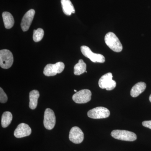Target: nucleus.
Segmentation results:
<instances>
[{"label": "nucleus", "instance_id": "obj_13", "mask_svg": "<svg viewBox=\"0 0 151 151\" xmlns=\"http://www.w3.org/2000/svg\"><path fill=\"white\" fill-rule=\"evenodd\" d=\"M146 86H147L146 84L144 82H138L137 84H135L132 87L130 92V94L132 97H138L141 93L145 91Z\"/></svg>", "mask_w": 151, "mask_h": 151}, {"label": "nucleus", "instance_id": "obj_14", "mask_svg": "<svg viewBox=\"0 0 151 151\" xmlns=\"http://www.w3.org/2000/svg\"><path fill=\"white\" fill-rule=\"evenodd\" d=\"M61 4L63 11L65 15L70 16L75 13V9L70 0H61Z\"/></svg>", "mask_w": 151, "mask_h": 151}, {"label": "nucleus", "instance_id": "obj_22", "mask_svg": "<svg viewBox=\"0 0 151 151\" xmlns=\"http://www.w3.org/2000/svg\"><path fill=\"white\" fill-rule=\"evenodd\" d=\"M149 100H150V102L151 103V95H150V97H149Z\"/></svg>", "mask_w": 151, "mask_h": 151}, {"label": "nucleus", "instance_id": "obj_11", "mask_svg": "<svg viewBox=\"0 0 151 151\" xmlns=\"http://www.w3.org/2000/svg\"><path fill=\"white\" fill-rule=\"evenodd\" d=\"M35 14V10L31 9L25 14L22 19L21 24V27L23 31L26 32L29 29Z\"/></svg>", "mask_w": 151, "mask_h": 151}, {"label": "nucleus", "instance_id": "obj_23", "mask_svg": "<svg viewBox=\"0 0 151 151\" xmlns=\"http://www.w3.org/2000/svg\"><path fill=\"white\" fill-rule=\"evenodd\" d=\"M74 92H77V91H76V90H75V89H74Z\"/></svg>", "mask_w": 151, "mask_h": 151}, {"label": "nucleus", "instance_id": "obj_5", "mask_svg": "<svg viewBox=\"0 0 151 151\" xmlns=\"http://www.w3.org/2000/svg\"><path fill=\"white\" fill-rule=\"evenodd\" d=\"M65 68V65L62 62L56 63L55 64H48L45 67L43 73L47 76H54L57 73L63 72Z\"/></svg>", "mask_w": 151, "mask_h": 151}, {"label": "nucleus", "instance_id": "obj_3", "mask_svg": "<svg viewBox=\"0 0 151 151\" xmlns=\"http://www.w3.org/2000/svg\"><path fill=\"white\" fill-rule=\"evenodd\" d=\"M14 57L9 50H1L0 51V66L4 69H8L13 65Z\"/></svg>", "mask_w": 151, "mask_h": 151}, {"label": "nucleus", "instance_id": "obj_17", "mask_svg": "<svg viewBox=\"0 0 151 151\" xmlns=\"http://www.w3.org/2000/svg\"><path fill=\"white\" fill-rule=\"evenodd\" d=\"M86 65L82 59H80L74 67V74L80 75L86 71Z\"/></svg>", "mask_w": 151, "mask_h": 151}, {"label": "nucleus", "instance_id": "obj_7", "mask_svg": "<svg viewBox=\"0 0 151 151\" xmlns=\"http://www.w3.org/2000/svg\"><path fill=\"white\" fill-rule=\"evenodd\" d=\"M81 51L84 56L89 58L94 63H103L105 62V58L100 54L94 53L88 47L83 45L81 47Z\"/></svg>", "mask_w": 151, "mask_h": 151}, {"label": "nucleus", "instance_id": "obj_8", "mask_svg": "<svg viewBox=\"0 0 151 151\" xmlns=\"http://www.w3.org/2000/svg\"><path fill=\"white\" fill-rule=\"evenodd\" d=\"M92 92L89 89L80 90L73 94L72 99L74 102L78 104H84L89 102L91 99Z\"/></svg>", "mask_w": 151, "mask_h": 151}, {"label": "nucleus", "instance_id": "obj_18", "mask_svg": "<svg viewBox=\"0 0 151 151\" xmlns=\"http://www.w3.org/2000/svg\"><path fill=\"white\" fill-rule=\"evenodd\" d=\"M12 113L6 111L3 113L1 118V126L3 128H6L11 124L12 120Z\"/></svg>", "mask_w": 151, "mask_h": 151}, {"label": "nucleus", "instance_id": "obj_6", "mask_svg": "<svg viewBox=\"0 0 151 151\" xmlns=\"http://www.w3.org/2000/svg\"><path fill=\"white\" fill-rule=\"evenodd\" d=\"M87 115L91 119H105L110 116V112L105 107H98L89 110L87 113Z\"/></svg>", "mask_w": 151, "mask_h": 151}, {"label": "nucleus", "instance_id": "obj_19", "mask_svg": "<svg viewBox=\"0 0 151 151\" xmlns=\"http://www.w3.org/2000/svg\"><path fill=\"white\" fill-rule=\"evenodd\" d=\"M44 35V32L43 29L38 28L37 29H35L33 31V39L35 42H38L43 38Z\"/></svg>", "mask_w": 151, "mask_h": 151}, {"label": "nucleus", "instance_id": "obj_1", "mask_svg": "<svg viewBox=\"0 0 151 151\" xmlns=\"http://www.w3.org/2000/svg\"><path fill=\"white\" fill-rule=\"evenodd\" d=\"M105 41L108 47L113 51L119 52L123 50L122 44L114 33L108 32L105 36Z\"/></svg>", "mask_w": 151, "mask_h": 151}, {"label": "nucleus", "instance_id": "obj_9", "mask_svg": "<svg viewBox=\"0 0 151 151\" xmlns=\"http://www.w3.org/2000/svg\"><path fill=\"white\" fill-rule=\"evenodd\" d=\"M56 118L54 112L50 108H47L44 116V126L47 129L50 130L54 128Z\"/></svg>", "mask_w": 151, "mask_h": 151}, {"label": "nucleus", "instance_id": "obj_10", "mask_svg": "<svg viewBox=\"0 0 151 151\" xmlns=\"http://www.w3.org/2000/svg\"><path fill=\"white\" fill-rule=\"evenodd\" d=\"M69 139L74 144H80L84 140V133L78 127H72L69 133Z\"/></svg>", "mask_w": 151, "mask_h": 151}, {"label": "nucleus", "instance_id": "obj_15", "mask_svg": "<svg viewBox=\"0 0 151 151\" xmlns=\"http://www.w3.org/2000/svg\"><path fill=\"white\" fill-rule=\"evenodd\" d=\"M4 24L6 29H10L14 26V20L12 14L9 12H4L2 14Z\"/></svg>", "mask_w": 151, "mask_h": 151}, {"label": "nucleus", "instance_id": "obj_20", "mask_svg": "<svg viewBox=\"0 0 151 151\" xmlns=\"http://www.w3.org/2000/svg\"><path fill=\"white\" fill-rule=\"evenodd\" d=\"M8 97L5 92L1 87L0 88V102L1 103H5L7 101Z\"/></svg>", "mask_w": 151, "mask_h": 151}, {"label": "nucleus", "instance_id": "obj_21", "mask_svg": "<svg viewBox=\"0 0 151 151\" xmlns=\"http://www.w3.org/2000/svg\"><path fill=\"white\" fill-rule=\"evenodd\" d=\"M142 125L146 128L151 129V121H145L142 122Z\"/></svg>", "mask_w": 151, "mask_h": 151}, {"label": "nucleus", "instance_id": "obj_2", "mask_svg": "<svg viewBox=\"0 0 151 151\" xmlns=\"http://www.w3.org/2000/svg\"><path fill=\"white\" fill-rule=\"evenodd\" d=\"M113 138L120 140L133 142L137 139V136L135 133L126 130H113L111 133Z\"/></svg>", "mask_w": 151, "mask_h": 151}, {"label": "nucleus", "instance_id": "obj_16", "mask_svg": "<svg viewBox=\"0 0 151 151\" xmlns=\"http://www.w3.org/2000/svg\"><path fill=\"white\" fill-rule=\"evenodd\" d=\"M39 97V92L37 90H33L30 92L29 107L30 109L34 110L37 108Z\"/></svg>", "mask_w": 151, "mask_h": 151}, {"label": "nucleus", "instance_id": "obj_4", "mask_svg": "<svg viewBox=\"0 0 151 151\" xmlns=\"http://www.w3.org/2000/svg\"><path fill=\"white\" fill-rule=\"evenodd\" d=\"M113 76L111 73H106L103 75L99 79V86L101 89H105L110 91L113 90L116 87V81L113 80Z\"/></svg>", "mask_w": 151, "mask_h": 151}, {"label": "nucleus", "instance_id": "obj_12", "mask_svg": "<svg viewBox=\"0 0 151 151\" xmlns=\"http://www.w3.org/2000/svg\"><path fill=\"white\" fill-rule=\"evenodd\" d=\"M32 133V129L27 124L22 123L19 124L14 132V135L17 138L24 137L29 136Z\"/></svg>", "mask_w": 151, "mask_h": 151}]
</instances>
